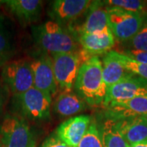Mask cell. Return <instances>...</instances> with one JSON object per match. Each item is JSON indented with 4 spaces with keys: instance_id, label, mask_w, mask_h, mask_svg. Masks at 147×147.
Returning a JSON list of instances; mask_svg holds the SVG:
<instances>
[{
    "instance_id": "1",
    "label": "cell",
    "mask_w": 147,
    "mask_h": 147,
    "mask_svg": "<svg viewBox=\"0 0 147 147\" xmlns=\"http://www.w3.org/2000/svg\"><path fill=\"white\" fill-rule=\"evenodd\" d=\"M32 36L39 53L51 57L79 50V42L73 34L53 21L32 27Z\"/></svg>"
},
{
    "instance_id": "2",
    "label": "cell",
    "mask_w": 147,
    "mask_h": 147,
    "mask_svg": "<svg viewBox=\"0 0 147 147\" xmlns=\"http://www.w3.org/2000/svg\"><path fill=\"white\" fill-rule=\"evenodd\" d=\"M74 92L91 106L102 105L107 87L102 75V63L98 57H93L81 65L74 85Z\"/></svg>"
},
{
    "instance_id": "3",
    "label": "cell",
    "mask_w": 147,
    "mask_h": 147,
    "mask_svg": "<svg viewBox=\"0 0 147 147\" xmlns=\"http://www.w3.org/2000/svg\"><path fill=\"white\" fill-rule=\"evenodd\" d=\"M106 11L109 28L119 42L131 40L147 23V12H133L107 6Z\"/></svg>"
},
{
    "instance_id": "4",
    "label": "cell",
    "mask_w": 147,
    "mask_h": 147,
    "mask_svg": "<svg viewBox=\"0 0 147 147\" xmlns=\"http://www.w3.org/2000/svg\"><path fill=\"white\" fill-rule=\"evenodd\" d=\"M13 108L25 119L45 120L50 116L52 96L33 87L26 92L13 96Z\"/></svg>"
},
{
    "instance_id": "5",
    "label": "cell",
    "mask_w": 147,
    "mask_h": 147,
    "mask_svg": "<svg viewBox=\"0 0 147 147\" xmlns=\"http://www.w3.org/2000/svg\"><path fill=\"white\" fill-rule=\"evenodd\" d=\"M52 58L58 89L61 92H69L74 88L81 65L91 57L79 49L75 53L57 54Z\"/></svg>"
},
{
    "instance_id": "6",
    "label": "cell",
    "mask_w": 147,
    "mask_h": 147,
    "mask_svg": "<svg viewBox=\"0 0 147 147\" xmlns=\"http://www.w3.org/2000/svg\"><path fill=\"white\" fill-rule=\"evenodd\" d=\"M2 147H35L36 141L26 119L7 115L0 124Z\"/></svg>"
},
{
    "instance_id": "7",
    "label": "cell",
    "mask_w": 147,
    "mask_h": 147,
    "mask_svg": "<svg viewBox=\"0 0 147 147\" xmlns=\"http://www.w3.org/2000/svg\"><path fill=\"white\" fill-rule=\"evenodd\" d=\"M2 79L13 96L26 92L34 87L30 61L21 59L7 62L2 69Z\"/></svg>"
},
{
    "instance_id": "8",
    "label": "cell",
    "mask_w": 147,
    "mask_h": 147,
    "mask_svg": "<svg viewBox=\"0 0 147 147\" xmlns=\"http://www.w3.org/2000/svg\"><path fill=\"white\" fill-rule=\"evenodd\" d=\"M92 4L90 0H56L50 3L47 14L52 21L65 27L73 24L86 13Z\"/></svg>"
},
{
    "instance_id": "9",
    "label": "cell",
    "mask_w": 147,
    "mask_h": 147,
    "mask_svg": "<svg viewBox=\"0 0 147 147\" xmlns=\"http://www.w3.org/2000/svg\"><path fill=\"white\" fill-rule=\"evenodd\" d=\"M147 96V80L137 75L123 79L107 88L104 107L113 101H122Z\"/></svg>"
},
{
    "instance_id": "10",
    "label": "cell",
    "mask_w": 147,
    "mask_h": 147,
    "mask_svg": "<svg viewBox=\"0 0 147 147\" xmlns=\"http://www.w3.org/2000/svg\"><path fill=\"white\" fill-rule=\"evenodd\" d=\"M30 61L34 76V87L51 96L56 94L58 88L53 71L52 57L39 53L36 57Z\"/></svg>"
},
{
    "instance_id": "11",
    "label": "cell",
    "mask_w": 147,
    "mask_h": 147,
    "mask_svg": "<svg viewBox=\"0 0 147 147\" xmlns=\"http://www.w3.org/2000/svg\"><path fill=\"white\" fill-rule=\"evenodd\" d=\"M104 108L105 119L119 121L144 116L147 114V96L122 101H113Z\"/></svg>"
},
{
    "instance_id": "12",
    "label": "cell",
    "mask_w": 147,
    "mask_h": 147,
    "mask_svg": "<svg viewBox=\"0 0 147 147\" xmlns=\"http://www.w3.org/2000/svg\"><path fill=\"white\" fill-rule=\"evenodd\" d=\"M86 16V19L81 26L69 30L76 39L81 34H94L110 30L106 6L104 1H92Z\"/></svg>"
},
{
    "instance_id": "13",
    "label": "cell",
    "mask_w": 147,
    "mask_h": 147,
    "mask_svg": "<svg viewBox=\"0 0 147 147\" xmlns=\"http://www.w3.org/2000/svg\"><path fill=\"white\" fill-rule=\"evenodd\" d=\"M90 123V116H75L60 124L55 134L70 147H77L88 131Z\"/></svg>"
},
{
    "instance_id": "14",
    "label": "cell",
    "mask_w": 147,
    "mask_h": 147,
    "mask_svg": "<svg viewBox=\"0 0 147 147\" xmlns=\"http://www.w3.org/2000/svg\"><path fill=\"white\" fill-rule=\"evenodd\" d=\"M81 50H83L89 57L105 55L110 52L115 44V38L110 30L105 31L81 34L77 37Z\"/></svg>"
},
{
    "instance_id": "15",
    "label": "cell",
    "mask_w": 147,
    "mask_h": 147,
    "mask_svg": "<svg viewBox=\"0 0 147 147\" xmlns=\"http://www.w3.org/2000/svg\"><path fill=\"white\" fill-rule=\"evenodd\" d=\"M115 122L116 128L130 146L147 142V119L144 116Z\"/></svg>"
},
{
    "instance_id": "16",
    "label": "cell",
    "mask_w": 147,
    "mask_h": 147,
    "mask_svg": "<svg viewBox=\"0 0 147 147\" xmlns=\"http://www.w3.org/2000/svg\"><path fill=\"white\" fill-rule=\"evenodd\" d=\"M2 3L22 24L36 22L42 13V2L39 0H6Z\"/></svg>"
},
{
    "instance_id": "17",
    "label": "cell",
    "mask_w": 147,
    "mask_h": 147,
    "mask_svg": "<svg viewBox=\"0 0 147 147\" xmlns=\"http://www.w3.org/2000/svg\"><path fill=\"white\" fill-rule=\"evenodd\" d=\"M102 75L105 85L108 88L115 85L123 79L135 75L127 71L115 56L114 51H110L103 56L102 61Z\"/></svg>"
},
{
    "instance_id": "18",
    "label": "cell",
    "mask_w": 147,
    "mask_h": 147,
    "mask_svg": "<svg viewBox=\"0 0 147 147\" xmlns=\"http://www.w3.org/2000/svg\"><path fill=\"white\" fill-rule=\"evenodd\" d=\"M86 105V102L73 91L61 92L55 101L54 110L62 117L72 116L84 111Z\"/></svg>"
},
{
    "instance_id": "19",
    "label": "cell",
    "mask_w": 147,
    "mask_h": 147,
    "mask_svg": "<svg viewBox=\"0 0 147 147\" xmlns=\"http://www.w3.org/2000/svg\"><path fill=\"white\" fill-rule=\"evenodd\" d=\"M14 34L11 24L3 16H0V67L9 62L15 53Z\"/></svg>"
},
{
    "instance_id": "20",
    "label": "cell",
    "mask_w": 147,
    "mask_h": 147,
    "mask_svg": "<svg viewBox=\"0 0 147 147\" xmlns=\"http://www.w3.org/2000/svg\"><path fill=\"white\" fill-rule=\"evenodd\" d=\"M99 129L104 147H130L116 128L114 120L105 119Z\"/></svg>"
},
{
    "instance_id": "21",
    "label": "cell",
    "mask_w": 147,
    "mask_h": 147,
    "mask_svg": "<svg viewBox=\"0 0 147 147\" xmlns=\"http://www.w3.org/2000/svg\"><path fill=\"white\" fill-rule=\"evenodd\" d=\"M114 53H115V56L117 58V60L119 61V63L126 69L127 71L147 80L146 64L141 63L139 61H137L119 52L114 51Z\"/></svg>"
},
{
    "instance_id": "22",
    "label": "cell",
    "mask_w": 147,
    "mask_h": 147,
    "mask_svg": "<svg viewBox=\"0 0 147 147\" xmlns=\"http://www.w3.org/2000/svg\"><path fill=\"white\" fill-rule=\"evenodd\" d=\"M107 7H119L133 12H147V2L142 0H108L104 1Z\"/></svg>"
},
{
    "instance_id": "23",
    "label": "cell",
    "mask_w": 147,
    "mask_h": 147,
    "mask_svg": "<svg viewBox=\"0 0 147 147\" xmlns=\"http://www.w3.org/2000/svg\"><path fill=\"white\" fill-rule=\"evenodd\" d=\"M77 147H104L99 126L96 123H90L88 131Z\"/></svg>"
},
{
    "instance_id": "24",
    "label": "cell",
    "mask_w": 147,
    "mask_h": 147,
    "mask_svg": "<svg viewBox=\"0 0 147 147\" xmlns=\"http://www.w3.org/2000/svg\"><path fill=\"white\" fill-rule=\"evenodd\" d=\"M125 43L128 49L147 52V23L131 40Z\"/></svg>"
},
{
    "instance_id": "25",
    "label": "cell",
    "mask_w": 147,
    "mask_h": 147,
    "mask_svg": "<svg viewBox=\"0 0 147 147\" xmlns=\"http://www.w3.org/2000/svg\"><path fill=\"white\" fill-rule=\"evenodd\" d=\"M129 58H131L137 61H139L141 63L146 64L147 65V52L143 51H137V50H131V49H127L123 52H119Z\"/></svg>"
},
{
    "instance_id": "26",
    "label": "cell",
    "mask_w": 147,
    "mask_h": 147,
    "mask_svg": "<svg viewBox=\"0 0 147 147\" xmlns=\"http://www.w3.org/2000/svg\"><path fill=\"white\" fill-rule=\"evenodd\" d=\"M41 147H70L67 144L62 142L59 137L55 134V132L47 137L43 142Z\"/></svg>"
},
{
    "instance_id": "27",
    "label": "cell",
    "mask_w": 147,
    "mask_h": 147,
    "mask_svg": "<svg viewBox=\"0 0 147 147\" xmlns=\"http://www.w3.org/2000/svg\"><path fill=\"white\" fill-rule=\"evenodd\" d=\"M6 101V90L0 87V116L3 113V107H4V104Z\"/></svg>"
},
{
    "instance_id": "28",
    "label": "cell",
    "mask_w": 147,
    "mask_h": 147,
    "mask_svg": "<svg viewBox=\"0 0 147 147\" xmlns=\"http://www.w3.org/2000/svg\"><path fill=\"white\" fill-rule=\"evenodd\" d=\"M130 147H147V142H142V143H140V144H137V145L131 146Z\"/></svg>"
},
{
    "instance_id": "29",
    "label": "cell",
    "mask_w": 147,
    "mask_h": 147,
    "mask_svg": "<svg viewBox=\"0 0 147 147\" xmlns=\"http://www.w3.org/2000/svg\"><path fill=\"white\" fill-rule=\"evenodd\" d=\"M144 117H145V118H146V119H147V114H146V115H144Z\"/></svg>"
}]
</instances>
